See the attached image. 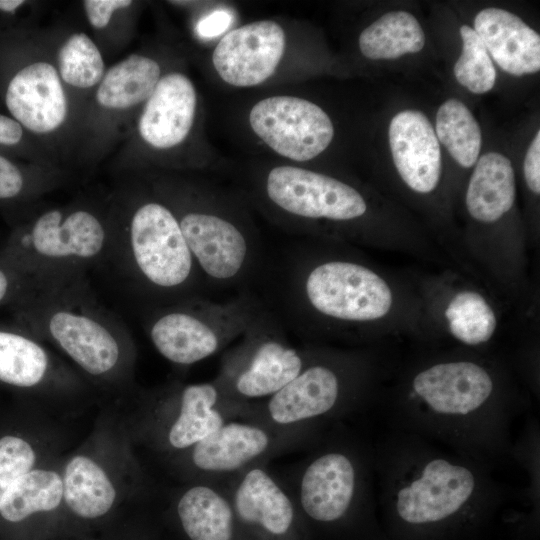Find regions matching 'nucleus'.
Listing matches in <instances>:
<instances>
[{
  "mask_svg": "<svg viewBox=\"0 0 540 540\" xmlns=\"http://www.w3.org/2000/svg\"><path fill=\"white\" fill-rule=\"evenodd\" d=\"M409 432L497 468L511 457L519 404L501 396L492 373L472 360H448L416 372L408 391L382 414Z\"/></svg>",
  "mask_w": 540,
  "mask_h": 540,
  "instance_id": "1",
  "label": "nucleus"
},
{
  "mask_svg": "<svg viewBox=\"0 0 540 540\" xmlns=\"http://www.w3.org/2000/svg\"><path fill=\"white\" fill-rule=\"evenodd\" d=\"M373 452L376 498L407 526L439 525L511 496L496 468L416 434L385 428Z\"/></svg>",
  "mask_w": 540,
  "mask_h": 540,
  "instance_id": "2",
  "label": "nucleus"
},
{
  "mask_svg": "<svg viewBox=\"0 0 540 540\" xmlns=\"http://www.w3.org/2000/svg\"><path fill=\"white\" fill-rule=\"evenodd\" d=\"M19 313L24 327L57 344L88 374L117 367L124 326L92 298L84 279L42 293Z\"/></svg>",
  "mask_w": 540,
  "mask_h": 540,
  "instance_id": "3",
  "label": "nucleus"
},
{
  "mask_svg": "<svg viewBox=\"0 0 540 540\" xmlns=\"http://www.w3.org/2000/svg\"><path fill=\"white\" fill-rule=\"evenodd\" d=\"M113 241L108 227L92 211L51 209L16 231L3 259L46 279L75 281L111 253Z\"/></svg>",
  "mask_w": 540,
  "mask_h": 540,
  "instance_id": "4",
  "label": "nucleus"
},
{
  "mask_svg": "<svg viewBox=\"0 0 540 540\" xmlns=\"http://www.w3.org/2000/svg\"><path fill=\"white\" fill-rule=\"evenodd\" d=\"M284 300L291 319L305 313L342 323H364L385 316L392 305L388 284L356 262L317 263L290 258Z\"/></svg>",
  "mask_w": 540,
  "mask_h": 540,
  "instance_id": "5",
  "label": "nucleus"
},
{
  "mask_svg": "<svg viewBox=\"0 0 540 540\" xmlns=\"http://www.w3.org/2000/svg\"><path fill=\"white\" fill-rule=\"evenodd\" d=\"M348 365L309 350L298 375L268 399L250 405L247 418L308 442L317 441L323 428L361 407L354 371Z\"/></svg>",
  "mask_w": 540,
  "mask_h": 540,
  "instance_id": "6",
  "label": "nucleus"
},
{
  "mask_svg": "<svg viewBox=\"0 0 540 540\" xmlns=\"http://www.w3.org/2000/svg\"><path fill=\"white\" fill-rule=\"evenodd\" d=\"M248 292L215 302L201 295L164 304L146 321L156 350L178 365H192L226 349L239 339L263 310Z\"/></svg>",
  "mask_w": 540,
  "mask_h": 540,
  "instance_id": "7",
  "label": "nucleus"
},
{
  "mask_svg": "<svg viewBox=\"0 0 540 540\" xmlns=\"http://www.w3.org/2000/svg\"><path fill=\"white\" fill-rule=\"evenodd\" d=\"M117 245H121L126 266L137 283L165 304L199 295L204 281L167 204L156 200L138 204L129 218L123 244Z\"/></svg>",
  "mask_w": 540,
  "mask_h": 540,
  "instance_id": "8",
  "label": "nucleus"
},
{
  "mask_svg": "<svg viewBox=\"0 0 540 540\" xmlns=\"http://www.w3.org/2000/svg\"><path fill=\"white\" fill-rule=\"evenodd\" d=\"M299 467L289 488L310 520L334 524L376 499L373 444L332 436Z\"/></svg>",
  "mask_w": 540,
  "mask_h": 540,
  "instance_id": "9",
  "label": "nucleus"
},
{
  "mask_svg": "<svg viewBox=\"0 0 540 540\" xmlns=\"http://www.w3.org/2000/svg\"><path fill=\"white\" fill-rule=\"evenodd\" d=\"M308 354L292 346L276 318L263 309L239 342L225 351L213 381L227 398L250 408L294 379Z\"/></svg>",
  "mask_w": 540,
  "mask_h": 540,
  "instance_id": "10",
  "label": "nucleus"
},
{
  "mask_svg": "<svg viewBox=\"0 0 540 540\" xmlns=\"http://www.w3.org/2000/svg\"><path fill=\"white\" fill-rule=\"evenodd\" d=\"M174 211L204 282L227 287L246 280L259 254L255 236L223 210L193 201Z\"/></svg>",
  "mask_w": 540,
  "mask_h": 540,
  "instance_id": "11",
  "label": "nucleus"
},
{
  "mask_svg": "<svg viewBox=\"0 0 540 540\" xmlns=\"http://www.w3.org/2000/svg\"><path fill=\"white\" fill-rule=\"evenodd\" d=\"M262 190L275 213L295 225L319 220L348 222L367 211L365 199L352 186L297 166L270 169Z\"/></svg>",
  "mask_w": 540,
  "mask_h": 540,
  "instance_id": "12",
  "label": "nucleus"
},
{
  "mask_svg": "<svg viewBox=\"0 0 540 540\" xmlns=\"http://www.w3.org/2000/svg\"><path fill=\"white\" fill-rule=\"evenodd\" d=\"M304 443L309 442L259 420L234 418L189 448L188 458L202 481L222 482Z\"/></svg>",
  "mask_w": 540,
  "mask_h": 540,
  "instance_id": "13",
  "label": "nucleus"
},
{
  "mask_svg": "<svg viewBox=\"0 0 540 540\" xmlns=\"http://www.w3.org/2000/svg\"><path fill=\"white\" fill-rule=\"evenodd\" d=\"M249 124L274 152L296 162L321 154L334 136L332 121L321 107L288 95L258 101L249 113Z\"/></svg>",
  "mask_w": 540,
  "mask_h": 540,
  "instance_id": "14",
  "label": "nucleus"
},
{
  "mask_svg": "<svg viewBox=\"0 0 540 540\" xmlns=\"http://www.w3.org/2000/svg\"><path fill=\"white\" fill-rule=\"evenodd\" d=\"M285 49V32L273 20H258L226 33L212 63L220 78L235 87L263 83L275 72Z\"/></svg>",
  "mask_w": 540,
  "mask_h": 540,
  "instance_id": "15",
  "label": "nucleus"
},
{
  "mask_svg": "<svg viewBox=\"0 0 540 540\" xmlns=\"http://www.w3.org/2000/svg\"><path fill=\"white\" fill-rule=\"evenodd\" d=\"M225 488L240 525L271 538H285L294 528L297 506L288 487L259 464L218 482Z\"/></svg>",
  "mask_w": 540,
  "mask_h": 540,
  "instance_id": "16",
  "label": "nucleus"
},
{
  "mask_svg": "<svg viewBox=\"0 0 540 540\" xmlns=\"http://www.w3.org/2000/svg\"><path fill=\"white\" fill-rule=\"evenodd\" d=\"M4 103L11 117L26 130L47 134L66 120L68 103L57 69L37 61L19 69L8 81Z\"/></svg>",
  "mask_w": 540,
  "mask_h": 540,
  "instance_id": "17",
  "label": "nucleus"
},
{
  "mask_svg": "<svg viewBox=\"0 0 540 540\" xmlns=\"http://www.w3.org/2000/svg\"><path fill=\"white\" fill-rule=\"evenodd\" d=\"M197 93L192 81L180 72L160 78L145 101L138 120V132L145 143L169 149L188 136L196 114Z\"/></svg>",
  "mask_w": 540,
  "mask_h": 540,
  "instance_id": "18",
  "label": "nucleus"
},
{
  "mask_svg": "<svg viewBox=\"0 0 540 540\" xmlns=\"http://www.w3.org/2000/svg\"><path fill=\"white\" fill-rule=\"evenodd\" d=\"M389 143L403 181L419 193L434 190L441 175V151L428 118L416 110L399 112L390 122Z\"/></svg>",
  "mask_w": 540,
  "mask_h": 540,
  "instance_id": "19",
  "label": "nucleus"
},
{
  "mask_svg": "<svg viewBox=\"0 0 540 540\" xmlns=\"http://www.w3.org/2000/svg\"><path fill=\"white\" fill-rule=\"evenodd\" d=\"M473 29L507 73L521 76L540 70V36L515 14L486 8L476 15Z\"/></svg>",
  "mask_w": 540,
  "mask_h": 540,
  "instance_id": "20",
  "label": "nucleus"
},
{
  "mask_svg": "<svg viewBox=\"0 0 540 540\" xmlns=\"http://www.w3.org/2000/svg\"><path fill=\"white\" fill-rule=\"evenodd\" d=\"M176 512L189 540H233L236 524L231 500L218 482L201 481L180 496Z\"/></svg>",
  "mask_w": 540,
  "mask_h": 540,
  "instance_id": "21",
  "label": "nucleus"
},
{
  "mask_svg": "<svg viewBox=\"0 0 540 540\" xmlns=\"http://www.w3.org/2000/svg\"><path fill=\"white\" fill-rule=\"evenodd\" d=\"M515 200V178L510 160L496 152L484 154L471 175L466 206L477 221L492 223L511 209Z\"/></svg>",
  "mask_w": 540,
  "mask_h": 540,
  "instance_id": "22",
  "label": "nucleus"
},
{
  "mask_svg": "<svg viewBox=\"0 0 540 540\" xmlns=\"http://www.w3.org/2000/svg\"><path fill=\"white\" fill-rule=\"evenodd\" d=\"M161 78L159 64L152 58L132 54L113 65L96 92L97 103L110 110H126L145 102Z\"/></svg>",
  "mask_w": 540,
  "mask_h": 540,
  "instance_id": "23",
  "label": "nucleus"
},
{
  "mask_svg": "<svg viewBox=\"0 0 540 540\" xmlns=\"http://www.w3.org/2000/svg\"><path fill=\"white\" fill-rule=\"evenodd\" d=\"M62 483L67 506L80 518H100L114 503L116 493L110 479L87 457L76 456L69 461Z\"/></svg>",
  "mask_w": 540,
  "mask_h": 540,
  "instance_id": "24",
  "label": "nucleus"
},
{
  "mask_svg": "<svg viewBox=\"0 0 540 540\" xmlns=\"http://www.w3.org/2000/svg\"><path fill=\"white\" fill-rule=\"evenodd\" d=\"M425 35L417 19L405 11L388 12L359 36L361 53L369 59H394L419 52Z\"/></svg>",
  "mask_w": 540,
  "mask_h": 540,
  "instance_id": "25",
  "label": "nucleus"
},
{
  "mask_svg": "<svg viewBox=\"0 0 540 540\" xmlns=\"http://www.w3.org/2000/svg\"><path fill=\"white\" fill-rule=\"evenodd\" d=\"M63 498L60 476L47 470H30L18 478L0 504V514L17 523L38 512L57 508Z\"/></svg>",
  "mask_w": 540,
  "mask_h": 540,
  "instance_id": "26",
  "label": "nucleus"
},
{
  "mask_svg": "<svg viewBox=\"0 0 540 540\" xmlns=\"http://www.w3.org/2000/svg\"><path fill=\"white\" fill-rule=\"evenodd\" d=\"M49 357L30 336L0 329V381L23 388L38 385L46 377Z\"/></svg>",
  "mask_w": 540,
  "mask_h": 540,
  "instance_id": "27",
  "label": "nucleus"
},
{
  "mask_svg": "<svg viewBox=\"0 0 540 540\" xmlns=\"http://www.w3.org/2000/svg\"><path fill=\"white\" fill-rule=\"evenodd\" d=\"M438 141L462 167L474 165L481 149V130L471 111L457 99L445 101L436 114Z\"/></svg>",
  "mask_w": 540,
  "mask_h": 540,
  "instance_id": "28",
  "label": "nucleus"
},
{
  "mask_svg": "<svg viewBox=\"0 0 540 540\" xmlns=\"http://www.w3.org/2000/svg\"><path fill=\"white\" fill-rule=\"evenodd\" d=\"M445 317L453 337L468 346L489 341L497 324L490 305L474 291H461L454 295L445 310Z\"/></svg>",
  "mask_w": 540,
  "mask_h": 540,
  "instance_id": "29",
  "label": "nucleus"
},
{
  "mask_svg": "<svg viewBox=\"0 0 540 540\" xmlns=\"http://www.w3.org/2000/svg\"><path fill=\"white\" fill-rule=\"evenodd\" d=\"M59 76L66 84L91 88L102 80L105 64L101 52L85 33L72 34L58 52Z\"/></svg>",
  "mask_w": 540,
  "mask_h": 540,
  "instance_id": "30",
  "label": "nucleus"
},
{
  "mask_svg": "<svg viewBox=\"0 0 540 540\" xmlns=\"http://www.w3.org/2000/svg\"><path fill=\"white\" fill-rule=\"evenodd\" d=\"M462 53L454 66L456 80L469 91L482 94L490 91L496 80L493 62L475 30L462 25Z\"/></svg>",
  "mask_w": 540,
  "mask_h": 540,
  "instance_id": "31",
  "label": "nucleus"
},
{
  "mask_svg": "<svg viewBox=\"0 0 540 540\" xmlns=\"http://www.w3.org/2000/svg\"><path fill=\"white\" fill-rule=\"evenodd\" d=\"M73 281L46 279L13 265L0 261V305L15 301L19 307L55 287Z\"/></svg>",
  "mask_w": 540,
  "mask_h": 540,
  "instance_id": "32",
  "label": "nucleus"
},
{
  "mask_svg": "<svg viewBox=\"0 0 540 540\" xmlns=\"http://www.w3.org/2000/svg\"><path fill=\"white\" fill-rule=\"evenodd\" d=\"M35 462L32 447L15 436L0 438V504L13 483L29 472Z\"/></svg>",
  "mask_w": 540,
  "mask_h": 540,
  "instance_id": "33",
  "label": "nucleus"
},
{
  "mask_svg": "<svg viewBox=\"0 0 540 540\" xmlns=\"http://www.w3.org/2000/svg\"><path fill=\"white\" fill-rule=\"evenodd\" d=\"M26 185L22 170L11 160L0 155V201H10L20 197Z\"/></svg>",
  "mask_w": 540,
  "mask_h": 540,
  "instance_id": "34",
  "label": "nucleus"
},
{
  "mask_svg": "<svg viewBox=\"0 0 540 540\" xmlns=\"http://www.w3.org/2000/svg\"><path fill=\"white\" fill-rule=\"evenodd\" d=\"M130 0H86L83 2L90 25L102 29L108 25L116 10L131 6Z\"/></svg>",
  "mask_w": 540,
  "mask_h": 540,
  "instance_id": "35",
  "label": "nucleus"
},
{
  "mask_svg": "<svg viewBox=\"0 0 540 540\" xmlns=\"http://www.w3.org/2000/svg\"><path fill=\"white\" fill-rule=\"evenodd\" d=\"M524 177L529 189L540 193V133L531 142L524 160Z\"/></svg>",
  "mask_w": 540,
  "mask_h": 540,
  "instance_id": "36",
  "label": "nucleus"
},
{
  "mask_svg": "<svg viewBox=\"0 0 540 540\" xmlns=\"http://www.w3.org/2000/svg\"><path fill=\"white\" fill-rule=\"evenodd\" d=\"M231 23L232 15L229 11H213L199 20L196 32L200 37L209 39L225 32Z\"/></svg>",
  "mask_w": 540,
  "mask_h": 540,
  "instance_id": "37",
  "label": "nucleus"
},
{
  "mask_svg": "<svg viewBox=\"0 0 540 540\" xmlns=\"http://www.w3.org/2000/svg\"><path fill=\"white\" fill-rule=\"evenodd\" d=\"M22 137L23 127L12 117L0 113V146H15Z\"/></svg>",
  "mask_w": 540,
  "mask_h": 540,
  "instance_id": "38",
  "label": "nucleus"
},
{
  "mask_svg": "<svg viewBox=\"0 0 540 540\" xmlns=\"http://www.w3.org/2000/svg\"><path fill=\"white\" fill-rule=\"evenodd\" d=\"M25 4L23 0H0V11L12 13Z\"/></svg>",
  "mask_w": 540,
  "mask_h": 540,
  "instance_id": "39",
  "label": "nucleus"
}]
</instances>
